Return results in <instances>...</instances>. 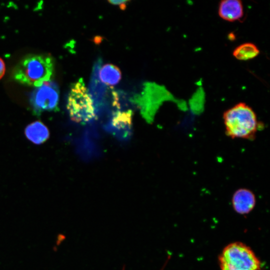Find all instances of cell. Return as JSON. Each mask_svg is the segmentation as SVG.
<instances>
[{"mask_svg":"<svg viewBox=\"0 0 270 270\" xmlns=\"http://www.w3.org/2000/svg\"><path fill=\"white\" fill-rule=\"evenodd\" d=\"M260 53L258 47L254 43L248 42L236 46L232 52L233 56L240 60H248L256 57Z\"/></svg>","mask_w":270,"mask_h":270,"instance_id":"cell-12","label":"cell"},{"mask_svg":"<svg viewBox=\"0 0 270 270\" xmlns=\"http://www.w3.org/2000/svg\"><path fill=\"white\" fill-rule=\"evenodd\" d=\"M98 78L103 84L108 86L118 84L121 80L122 74L118 67L110 64H106L99 68Z\"/></svg>","mask_w":270,"mask_h":270,"instance_id":"cell-11","label":"cell"},{"mask_svg":"<svg viewBox=\"0 0 270 270\" xmlns=\"http://www.w3.org/2000/svg\"><path fill=\"white\" fill-rule=\"evenodd\" d=\"M234 210L240 214H246L252 210L256 204V197L254 192L246 188L237 189L232 198Z\"/></svg>","mask_w":270,"mask_h":270,"instance_id":"cell-8","label":"cell"},{"mask_svg":"<svg viewBox=\"0 0 270 270\" xmlns=\"http://www.w3.org/2000/svg\"><path fill=\"white\" fill-rule=\"evenodd\" d=\"M58 86L51 80L37 87L30 98L31 105L38 113L54 110L58 108Z\"/></svg>","mask_w":270,"mask_h":270,"instance_id":"cell-5","label":"cell"},{"mask_svg":"<svg viewBox=\"0 0 270 270\" xmlns=\"http://www.w3.org/2000/svg\"><path fill=\"white\" fill-rule=\"evenodd\" d=\"M132 116L133 112L130 109L116 111L104 128L119 140H128L132 134Z\"/></svg>","mask_w":270,"mask_h":270,"instance_id":"cell-7","label":"cell"},{"mask_svg":"<svg viewBox=\"0 0 270 270\" xmlns=\"http://www.w3.org/2000/svg\"><path fill=\"white\" fill-rule=\"evenodd\" d=\"M218 14L222 20L234 22L240 20L244 16L242 2L239 0H224L218 5Z\"/></svg>","mask_w":270,"mask_h":270,"instance_id":"cell-9","label":"cell"},{"mask_svg":"<svg viewBox=\"0 0 270 270\" xmlns=\"http://www.w3.org/2000/svg\"><path fill=\"white\" fill-rule=\"evenodd\" d=\"M24 133L27 138L36 144L44 143L50 136L48 129L40 121L28 124L25 128Z\"/></svg>","mask_w":270,"mask_h":270,"instance_id":"cell-10","label":"cell"},{"mask_svg":"<svg viewBox=\"0 0 270 270\" xmlns=\"http://www.w3.org/2000/svg\"><path fill=\"white\" fill-rule=\"evenodd\" d=\"M222 120L226 135L232 139L253 140L262 128L254 110L243 102L224 111Z\"/></svg>","mask_w":270,"mask_h":270,"instance_id":"cell-1","label":"cell"},{"mask_svg":"<svg viewBox=\"0 0 270 270\" xmlns=\"http://www.w3.org/2000/svg\"><path fill=\"white\" fill-rule=\"evenodd\" d=\"M221 270H261L262 264L252 248L240 242L228 244L218 256Z\"/></svg>","mask_w":270,"mask_h":270,"instance_id":"cell-4","label":"cell"},{"mask_svg":"<svg viewBox=\"0 0 270 270\" xmlns=\"http://www.w3.org/2000/svg\"><path fill=\"white\" fill-rule=\"evenodd\" d=\"M54 69V62L50 56L31 54L23 58L16 64L12 71V77L21 84L37 88L50 81Z\"/></svg>","mask_w":270,"mask_h":270,"instance_id":"cell-2","label":"cell"},{"mask_svg":"<svg viewBox=\"0 0 270 270\" xmlns=\"http://www.w3.org/2000/svg\"><path fill=\"white\" fill-rule=\"evenodd\" d=\"M108 2L112 4L118 6L119 8H120V10H124L126 8V6L128 2H130L129 0H108Z\"/></svg>","mask_w":270,"mask_h":270,"instance_id":"cell-13","label":"cell"},{"mask_svg":"<svg viewBox=\"0 0 270 270\" xmlns=\"http://www.w3.org/2000/svg\"><path fill=\"white\" fill-rule=\"evenodd\" d=\"M122 270H124V267H123Z\"/></svg>","mask_w":270,"mask_h":270,"instance_id":"cell-15","label":"cell"},{"mask_svg":"<svg viewBox=\"0 0 270 270\" xmlns=\"http://www.w3.org/2000/svg\"><path fill=\"white\" fill-rule=\"evenodd\" d=\"M66 108L70 119L76 122L87 124L96 119L93 100L82 78L72 85Z\"/></svg>","mask_w":270,"mask_h":270,"instance_id":"cell-3","label":"cell"},{"mask_svg":"<svg viewBox=\"0 0 270 270\" xmlns=\"http://www.w3.org/2000/svg\"><path fill=\"white\" fill-rule=\"evenodd\" d=\"M162 90V88L156 84L146 82L141 93L131 99V102L140 110L142 117L148 122L153 120L160 102L158 94Z\"/></svg>","mask_w":270,"mask_h":270,"instance_id":"cell-6","label":"cell"},{"mask_svg":"<svg viewBox=\"0 0 270 270\" xmlns=\"http://www.w3.org/2000/svg\"><path fill=\"white\" fill-rule=\"evenodd\" d=\"M6 67L3 60L0 58V79L4 76L5 73Z\"/></svg>","mask_w":270,"mask_h":270,"instance_id":"cell-14","label":"cell"}]
</instances>
